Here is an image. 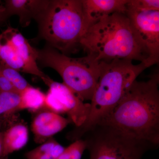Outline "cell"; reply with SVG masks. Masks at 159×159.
Returning a JSON list of instances; mask_svg holds the SVG:
<instances>
[{
	"label": "cell",
	"mask_w": 159,
	"mask_h": 159,
	"mask_svg": "<svg viewBox=\"0 0 159 159\" xmlns=\"http://www.w3.org/2000/svg\"><path fill=\"white\" fill-rule=\"evenodd\" d=\"M159 86L158 73L146 81L136 80L117 105L98 124L113 126L157 148Z\"/></svg>",
	"instance_id": "obj_1"
},
{
	"label": "cell",
	"mask_w": 159,
	"mask_h": 159,
	"mask_svg": "<svg viewBox=\"0 0 159 159\" xmlns=\"http://www.w3.org/2000/svg\"><path fill=\"white\" fill-rule=\"evenodd\" d=\"M80 47L99 63L126 60L150 67L148 53L125 12H116L89 27L80 40Z\"/></svg>",
	"instance_id": "obj_2"
},
{
	"label": "cell",
	"mask_w": 159,
	"mask_h": 159,
	"mask_svg": "<svg viewBox=\"0 0 159 159\" xmlns=\"http://www.w3.org/2000/svg\"><path fill=\"white\" fill-rule=\"evenodd\" d=\"M133 61L116 60L100 63V75L90 103L88 118L81 126L68 133L67 139L74 142L81 139L112 110L138 76L148 68L144 63L134 64Z\"/></svg>",
	"instance_id": "obj_3"
},
{
	"label": "cell",
	"mask_w": 159,
	"mask_h": 159,
	"mask_svg": "<svg viewBox=\"0 0 159 159\" xmlns=\"http://www.w3.org/2000/svg\"><path fill=\"white\" fill-rule=\"evenodd\" d=\"M36 21L40 37L66 55L80 47L87 30L81 0L50 1Z\"/></svg>",
	"instance_id": "obj_4"
},
{
	"label": "cell",
	"mask_w": 159,
	"mask_h": 159,
	"mask_svg": "<svg viewBox=\"0 0 159 159\" xmlns=\"http://www.w3.org/2000/svg\"><path fill=\"white\" fill-rule=\"evenodd\" d=\"M37 51V60L43 66L55 70L63 83L83 102L91 101L100 75V63L89 55L72 58L49 45Z\"/></svg>",
	"instance_id": "obj_5"
},
{
	"label": "cell",
	"mask_w": 159,
	"mask_h": 159,
	"mask_svg": "<svg viewBox=\"0 0 159 159\" xmlns=\"http://www.w3.org/2000/svg\"><path fill=\"white\" fill-rule=\"evenodd\" d=\"M81 139L86 143L89 159H142L146 152L156 148L149 142L103 124L94 125Z\"/></svg>",
	"instance_id": "obj_6"
},
{
	"label": "cell",
	"mask_w": 159,
	"mask_h": 159,
	"mask_svg": "<svg viewBox=\"0 0 159 159\" xmlns=\"http://www.w3.org/2000/svg\"><path fill=\"white\" fill-rule=\"evenodd\" d=\"M43 81L49 87L45 108L59 115L67 114L75 127L81 126L88 118L90 103L82 101L63 83L54 81L49 77Z\"/></svg>",
	"instance_id": "obj_7"
},
{
	"label": "cell",
	"mask_w": 159,
	"mask_h": 159,
	"mask_svg": "<svg viewBox=\"0 0 159 159\" xmlns=\"http://www.w3.org/2000/svg\"><path fill=\"white\" fill-rule=\"evenodd\" d=\"M125 13L147 52L149 66L159 62V10L126 9Z\"/></svg>",
	"instance_id": "obj_8"
},
{
	"label": "cell",
	"mask_w": 159,
	"mask_h": 159,
	"mask_svg": "<svg viewBox=\"0 0 159 159\" xmlns=\"http://www.w3.org/2000/svg\"><path fill=\"white\" fill-rule=\"evenodd\" d=\"M2 34V37L11 46L24 65V73L40 77L42 80L48 78L37 66V51L33 48L22 34L17 30L9 28Z\"/></svg>",
	"instance_id": "obj_9"
},
{
	"label": "cell",
	"mask_w": 159,
	"mask_h": 159,
	"mask_svg": "<svg viewBox=\"0 0 159 159\" xmlns=\"http://www.w3.org/2000/svg\"><path fill=\"white\" fill-rule=\"evenodd\" d=\"M71 122L59 114L48 110L40 111L31 123L35 142L42 144L66 127Z\"/></svg>",
	"instance_id": "obj_10"
},
{
	"label": "cell",
	"mask_w": 159,
	"mask_h": 159,
	"mask_svg": "<svg viewBox=\"0 0 159 159\" xmlns=\"http://www.w3.org/2000/svg\"><path fill=\"white\" fill-rule=\"evenodd\" d=\"M128 0H81L87 30L106 16L125 12ZM87 31V30H86Z\"/></svg>",
	"instance_id": "obj_11"
},
{
	"label": "cell",
	"mask_w": 159,
	"mask_h": 159,
	"mask_svg": "<svg viewBox=\"0 0 159 159\" xmlns=\"http://www.w3.org/2000/svg\"><path fill=\"white\" fill-rule=\"evenodd\" d=\"M50 1L8 0L4 7L7 18L13 15L19 17L22 26L29 25L31 20H36L44 11Z\"/></svg>",
	"instance_id": "obj_12"
},
{
	"label": "cell",
	"mask_w": 159,
	"mask_h": 159,
	"mask_svg": "<svg viewBox=\"0 0 159 159\" xmlns=\"http://www.w3.org/2000/svg\"><path fill=\"white\" fill-rule=\"evenodd\" d=\"M29 138V129L24 123L12 124L3 130L2 157H8L10 154L25 147Z\"/></svg>",
	"instance_id": "obj_13"
},
{
	"label": "cell",
	"mask_w": 159,
	"mask_h": 159,
	"mask_svg": "<svg viewBox=\"0 0 159 159\" xmlns=\"http://www.w3.org/2000/svg\"><path fill=\"white\" fill-rule=\"evenodd\" d=\"M20 94V110L27 109L31 111H39L45 108L46 94L39 89L30 85Z\"/></svg>",
	"instance_id": "obj_14"
},
{
	"label": "cell",
	"mask_w": 159,
	"mask_h": 159,
	"mask_svg": "<svg viewBox=\"0 0 159 159\" xmlns=\"http://www.w3.org/2000/svg\"><path fill=\"white\" fill-rule=\"evenodd\" d=\"M20 96L16 92H0V124L2 128L16 112L20 111Z\"/></svg>",
	"instance_id": "obj_15"
},
{
	"label": "cell",
	"mask_w": 159,
	"mask_h": 159,
	"mask_svg": "<svg viewBox=\"0 0 159 159\" xmlns=\"http://www.w3.org/2000/svg\"><path fill=\"white\" fill-rule=\"evenodd\" d=\"M53 138L25 153L26 159H55L64 149Z\"/></svg>",
	"instance_id": "obj_16"
},
{
	"label": "cell",
	"mask_w": 159,
	"mask_h": 159,
	"mask_svg": "<svg viewBox=\"0 0 159 159\" xmlns=\"http://www.w3.org/2000/svg\"><path fill=\"white\" fill-rule=\"evenodd\" d=\"M1 72L10 81L16 90L19 93L31 85L21 75L19 71L14 69L1 65Z\"/></svg>",
	"instance_id": "obj_17"
},
{
	"label": "cell",
	"mask_w": 159,
	"mask_h": 159,
	"mask_svg": "<svg viewBox=\"0 0 159 159\" xmlns=\"http://www.w3.org/2000/svg\"><path fill=\"white\" fill-rule=\"evenodd\" d=\"M87 149L85 141L83 139H78L65 148L61 154L55 159H81L84 152Z\"/></svg>",
	"instance_id": "obj_18"
},
{
	"label": "cell",
	"mask_w": 159,
	"mask_h": 159,
	"mask_svg": "<svg viewBox=\"0 0 159 159\" xmlns=\"http://www.w3.org/2000/svg\"><path fill=\"white\" fill-rule=\"evenodd\" d=\"M126 9L136 11L159 10V0H128Z\"/></svg>",
	"instance_id": "obj_19"
},
{
	"label": "cell",
	"mask_w": 159,
	"mask_h": 159,
	"mask_svg": "<svg viewBox=\"0 0 159 159\" xmlns=\"http://www.w3.org/2000/svg\"><path fill=\"white\" fill-rule=\"evenodd\" d=\"M0 92H16L10 81L0 73Z\"/></svg>",
	"instance_id": "obj_20"
},
{
	"label": "cell",
	"mask_w": 159,
	"mask_h": 159,
	"mask_svg": "<svg viewBox=\"0 0 159 159\" xmlns=\"http://www.w3.org/2000/svg\"><path fill=\"white\" fill-rule=\"evenodd\" d=\"M3 155V130L0 124V158Z\"/></svg>",
	"instance_id": "obj_21"
},
{
	"label": "cell",
	"mask_w": 159,
	"mask_h": 159,
	"mask_svg": "<svg viewBox=\"0 0 159 159\" xmlns=\"http://www.w3.org/2000/svg\"><path fill=\"white\" fill-rule=\"evenodd\" d=\"M0 159H8V157H2Z\"/></svg>",
	"instance_id": "obj_22"
},
{
	"label": "cell",
	"mask_w": 159,
	"mask_h": 159,
	"mask_svg": "<svg viewBox=\"0 0 159 159\" xmlns=\"http://www.w3.org/2000/svg\"><path fill=\"white\" fill-rule=\"evenodd\" d=\"M2 21H1V20H0V24H1V23H2Z\"/></svg>",
	"instance_id": "obj_23"
},
{
	"label": "cell",
	"mask_w": 159,
	"mask_h": 159,
	"mask_svg": "<svg viewBox=\"0 0 159 159\" xmlns=\"http://www.w3.org/2000/svg\"><path fill=\"white\" fill-rule=\"evenodd\" d=\"M0 73H1V65H0Z\"/></svg>",
	"instance_id": "obj_24"
}]
</instances>
